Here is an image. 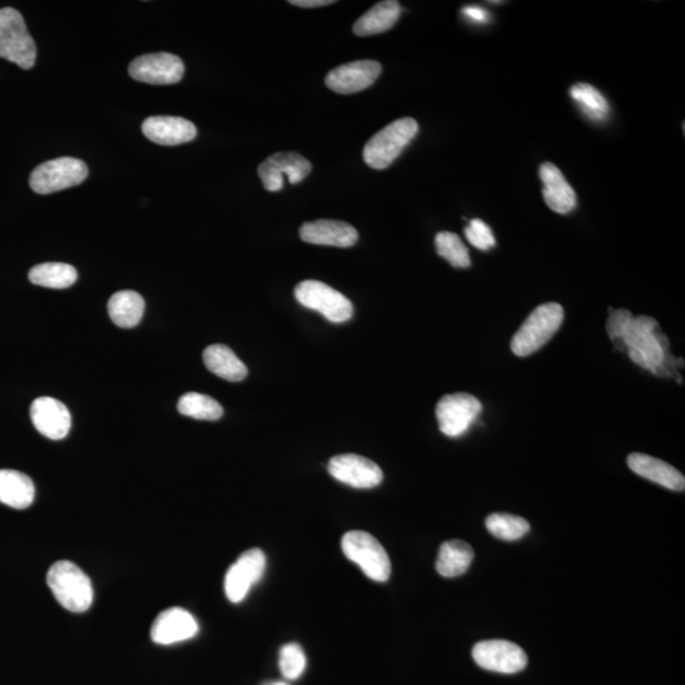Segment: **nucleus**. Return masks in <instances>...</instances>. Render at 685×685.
<instances>
[{
    "instance_id": "f8f14e48",
    "label": "nucleus",
    "mask_w": 685,
    "mask_h": 685,
    "mask_svg": "<svg viewBox=\"0 0 685 685\" xmlns=\"http://www.w3.org/2000/svg\"><path fill=\"white\" fill-rule=\"evenodd\" d=\"M313 165L297 153H276L264 160L258 167L259 178L269 192H278L285 184V178L291 184H297L309 176Z\"/></svg>"
},
{
    "instance_id": "ddd939ff",
    "label": "nucleus",
    "mask_w": 685,
    "mask_h": 685,
    "mask_svg": "<svg viewBox=\"0 0 685 685\" xmlns=\"http://www.w3.org/2000/svg\"><path fill=\"white\" fill-rule=\"evenodd\" d=\"M328 471L339 483L356 489L376 488L384 480L379 465L353 453L333 457L329 461Z\"/></svg>"
},
{
    "instance_id": "393cba45",
    "label": "nucleus",
    "mask_w": 685,
    "mask_h": 685,
    "mask_svg": "<svg viewBox=\"0 0 685 685\" xmlns=\"http://www.w3.org/2000/svg\"><path fill=\"white\" fill-rule=\"evenodd\" d=\"M474 560V550L464 541L444 542L439 548L436 569L443 578H457L469 570Z\"/></svg>"
},
{
    "instance_id": "b1692460",
    "label": "nucleus",
    "mask_w": 685,
    "mask_h": 685,
    "mask_svg": "<svg viewBox=\"0 0 685 685\" xmlns=\"http://www.w3.org/2000/svg\"><path fill=\"white\" fill-rule=\"evenodd\" d=\"M400 14V4L395 0L377 3L354 23L353 32L359 37L379 35L391 30L398 22Z\"/></svg>"
},
{
    "instance_id": "39448f33",
    "label": "nucleus",
    "mask_w": 685,
    "mask_h": 685,
    "mask_svg": "<svg viewBox=\"0 0 685 685\" xmlns=\"http://www.w3.org/2000/svg\"><path fill=\"white\" fill-rule=\"evenodd\" d=\"M36 44L17 9H0V58L28 70L36 63Z\"/></svg>"
},
{
    "instance_id": "1a4fd4ad",
    "label": "nucleus",
    "mask_w": 685,
    "mask_h": 685,
    "mask_svg": "<svg viewBox=\"0 0 685 685\" xmlns=\"http://www.w3.org/2000/svg\"><path fill=\"white\" fill-rule=\"evenodd\" d=\"M481 411L483 405L480 400L467 392L443 396L436 408L439 429L444 436L460 437L469 431Z\"/></svg>"
},
{
    "instance_id": "412c9836",
    "label": "nucleus",
    "mask_w": 685,
    "mask_h": 685,
    "mask_svg": "<svg viewBox=\"0 0 685 685\" xmlns=\"http://www.w3.org/2000/svg\"><path fill=\"white\" fill-rule=\"evenodd\" d=\"M627 465L636 475L664 486L666 489L674 491L685 489V479L682 472L659 460V458L647 456L644 453H631L627 457Z\"/></svg>"
},
{
    "instance_id": "dca6fc26",
    "label": "nucleus",
    "mask_w": 685,
    "mask_h": 685,
    "mask_svg": "<svg viewBox=\"0 0 685 685\" xmlns=\"http://www.w3.org/2000/svg\"><path fill=\"white\" fill-rule=\"evenodd\" d=\"M200 631L195 617L186 609L173 607L159 614L151 626V640L158 645H174L193 639Z\"/></svg>"
},
{
    "instance_id": "0eeeda50",
    "label": "nucleus",
    "mask_w": 685,
    "mask_h": 685,
    "mask_svg": "<svg viewBox=\"0 0 685 685\" xmlns=\"http://www.w3.org/2000/svg\"><path fill=\"white\" fill-rule=\"evenodd\" d=\"M295 297L306 309L318 311L332 323H346L352 319V302L339 291L323 282L302 281L295 288Z\"/></svg>"
},
{
    "instance_id": "bb28decb",
    "label": "nucleus",
    "mask_w": 685,
    "mask_h": 685,
    "mask_svg": "<svg viewBox=\"0 0 685 685\" xmlns=\"http://www.w3.org/2000/svg\"><path fill=\"white\" fill-rule=\"evenodd\" d=\"M28 278L36 286L65 290L77 282L78 272L70 264L44 263L33 267Z\"/></svg>"
},
{
    "instance_id": "20e7f679",
    "label": "nucleus",
    "mask_w": 685,
    "mask_h": 685,
    "mask_svg": "<svg viewBox=\"0 0 685 685\" xmlns=\"http://www.w3.org/2000/svg\"><path fill=\"white\" fill-rule=\"evenodd\" d=\"M418 131L419 125L414 118H399L371 137L363 149V159L372 169L389 168L417 136Z\"/></svg>"
},
{
    "instance_id": "c9c22d12",
    "label": "nucleus",
    "mask_w": 685,
    "mask_h": 685,
    "mask_svg": "<svg viewBox=\"0 0 685 685\" xmlns=\"http://www.w3.org/2000/svg\"><path fill=\"white\" fill-rule=\"evenodd\" d=\"M266 685H288V684L285 682H272V683H268Z\"/></svg>"
},
{
    "instance_id": "c85d7f7f",
    "label": "nucleus",
    "mask_w": 685,
    "mask_h": 685,
    "mask_svg": "<svg viewBox=\"0 0 685 685\" xmlns=\"http://www.w3.org/2000/svg\"><path fill=\"white\" fill-rule=\"evenodd\" d=\"M178 411L186 417L209 422H215L224 415V409L215 399L198 392H187L183 395L178 401Z\"/></svg>"
},
{
    "instance_id": "aec40b11",
    "label": "nucleus",
    "mask_w": 685,
    "mask_h": 685,
    "mask_svg": "<svg viewBox=\"0 0 685 685\" xmlns=\"http://www.w3.org/2000/svg\"><path fill=\"white\" fill-rule=\"evenodd\" d=\"M540 177L543 183V197L552 211L565 215L575 209L578 203L576 193L555 164H542Z\"/></svg>"
},
{
    "instance_id": "c756f323",
    "label": "nucleus",
    "mask_w": 685,
    "mask_h": 685,
    "mask_svg": "<svg viewBox=\"0 0 685 685\" xmlns=\"http://www.w3.org/2000/svg\"><path fill=\"white\" fill-rule=\"evenodd\" d=\"M485 523L491 535L504 541L521 540L531 529L526 519L513 514H490Z\"/></svg>"
},
{
    "instance_id": "f257e3e1",
    "label": "nucleus",
    "mask_w": 685,
    "mask_h": 685,
    "mask_svg": "<svg viewBox=\"0 0 685 685\" xmlns=\"http://www.w3.org/2000/svg\"><path fill=\"white\" fill-rule=\"evenodd\" d=\"M608 337L618 349H627L636 365L656 376H670L675 359L670 356L669 340L650 316L633 318L628 310L613 311L607 323Z\"/></svg>"
},
{
    "instance_id": "cd10ccee",
    "label": "nucleus",
    "mask_w": 685,
    "mask_h": 685,
    "mask_svg": "<svg viewBox=\"0 0 685 685\" xmlns=\"http://www.w3.org/2000/svg\"><path fill=\"white\" fill-rule=\"evenodd\" d=\"M570 96L574 99L584 115L595 122L606 120L609 115V105L603 94L593 85L579 83L570 89Z\"/></svg>"
},
{
    "instance_id": "a878e982",
    "label": "nucleus",
    "mask_w": 685,
    "mask_h": 685,
    "mask_svg": "<svg viewBox=\"0 0 685 685\" xmlns=\"http://www.w3.org/2000/svg\"><path fill=\"white\" fill-rule=\"evenodd\" d=\"M145 301L135 291H120L108 302V313L117 327L130 329L143 319Z\"/></svg>"
},
{
    "instance_id": "f704fd0d",
    "label": "nucleus",
    "mask_w": 685,
    "mask_h": 685,
    "mask_svg": "<svg viewBox=\"0 0 685 685\" xmlns=\"http://www.w3.org/2000/svg\"><path fill=\"white\" fill-rule=\"evenodd\" d=\"M335 2H332V0H291L290 4L292 6L296 7H301V8H318V7H325V6H330V4H334Z\"/></svg>"
},
{
    "instance_id": "7ed1b4c3",
    "label": "nucleus",
    "mask_w": 685,
    "mask_h": 685,
    "mask_svg": "<svg viewBox=\"0 0 685 685\" xmlns=\"http://www.w3.org/2000/svg\"><path fill=\"white\" fill-rule=\"evenodd\" d=\"M564 316V309L557 302L538 306L514 335L510 344L512 352L518 357H527L540 351L559 332Z\"/></svg>"
},
{
    "instance_id": "9b49d317",
    "label": "nucleus",
    "mask_w": 685,
    "mask_h": 685,
    "mask_svg": "<svg viewBox=\"0 0 685 685\" xmlns=\"http://www.w3.org/2000/svg\"><path fill=\"white\" fill-rule=\"evenodd\" d=\"M475 663L489 672L516 674L528 664L521 646L505 640L481 641L472 649Z\"/></svg>"
},
{
    "instance_id": "a211bd4d",
    "label": "nucleus",
    "mask_w": 685,
    "mask_h": 685,
    "mask_svg": "<svg viewBox=\"0 0 685 685\" xmlns=\"http://www.w3.org/2000/svg\"><path fill=\"white\" fill-rule=\"evenodd\" d=\"M145 137L155 144L176 146L190 143L197 136L196 126L182 117L153 116L143 124Z\"/></svg>"
},
{
    "instance_id": "2eb2a0df",
    "label": "nucleus",
    "mask_w": 685,
    "mask_h": 685,
    "mask_svg": "<svg viewBox=\"0 0 685 685\" xmlns=\"http://www.w3.org/2000/svg\"><path fill=\"white\" fill-rule=\"evenodd\" d=\"M381 72L382 66L375 60L353 61L333 69L325 78V84L335 93H358L371 87Z\"/></svg>"
},
{
    "instance_id": "2f4dec72",
    "label": "nucleus",
    "mask_w": 685,
    "mask_h": 685,
    "mask_svg": "<svg viewBox=\"0 0 685 685\" xmlns=\"http://www.w3.org/2000/svg\"><path fill=\"white\" fill-rule=\"evenodd\" d=\"M306 656L302 647L297 644H287L280 651V670L283 678L296 680L304 674Z\"/></svg>"
},
{
    "instance_id": "72a5a7b5",
    "label": "nucleus",
    "mask_w": 685,
    "mask_h": 685,
    "mask_svg": "<svg viewBox=\"0 0 685 685\" xmlns=\"http://www.w3.org/2000/svg\"><path fill=\"white\" fill-rule=\"evenodd\" d=\"M462 14L467 18V20L474 23H488L489 22V12L485 11L484 8L476 6H467L462 9Z\"/></svg>"
},
{
    "instance_id": "f03ea898",
    "label": "nucleus",
    "mask_w": 685,
    "mask_h": 685,
    "mask_svg": "<svg viewBox=\"0 0 685 685\" xmlns=\"http://www.w3.org/2000/svg\"><path fill=\"white\" fill-rule=\"evenodd\" d=\"M47 584L66 611L83 613L91 608L93 585L88 575L72 561H58L47 573Z\"/></svg>"
},
{
    "instance_id": "9d476101",
    "label": "nucleus",
    "mask_w": 685,
    "mask_h": 685,
    "mask_svg": "<svg viewBox=\"0 0 685 685\" xmlns=\"http://www.w3.org/2000/svg\"><path fill=\"white\" fill-rule=\"evenodd\" d=\"M266 566V555L259 548H250L240 555L225 576V594L229 601L243 602L253 585L262 580Z\"/></svg>"
},
{
    "instance_id": "5701e85b",
    "label": "nucleus",
    "mask_w": 685,
    "mask_h": 685,
    "mask_svg": "<svg viewBox=\"0 0 685 685\" xmlns=\"http://www.w3.org/2000/svg\"><path fill=\"white\" fill-rule=\"evenodd\" d=\"M207 370L226 381L240 382L248 375V368L229 347L214 344L203 352Z\"/></svg>"
},
{
    "instance_id": "6ab92c4d",
    "label": "nucleus",
    "mask_w": 685,
    "mask_h": 685,
    "mask_svg": "<svg viewBox=\"0 0 685 685\" xmlns=\"http://www.w3.org/2000/svg\"><path fill=\"white\" fill-rule=\"evenodd\" d=\"M300 238L306 243L351 248L358 242L357 230L347 222L316 220L301 226Z\"/></svg>"
},
{
    "instance_id": "473e14b6",
    "label": "nucleus",
    "mask_w": 685,
    "mask_h": 685,
    "mask_svg": "<svg viewBox=\"0 0 685 685\" xmlns=\"http://www.w3.org/2000/svg\"><path fill=\"white\" fill-rule=\"evenodd\" d=\"M465 235L472 247L480 250H489L495 247L496 240L493 231L483 220H471L465 229Z\"/></svg>"
},
{
    "instance_id": "6e6552de",
    "label": "nucleus",
    "mask_w": 685,
    "mask_h": 685,
    "mask_svg": "<svg viewBox=\"0 0 685 685\" xmlns=\"http://www.w3.org/2000/svg\"><path fill=\"white\" fill-rule=\"evenodd\" d=\"M88 177L87 164L75 158H58L49 160L33 170L30 186L39 195L66 190L79 186Z\"/></svg>"
},
{
    "instance_id": "423d86ee",
    "label": "nucleus",
    "mask_w": 685,
    "mask_h": 685,
    "mask_svg": "<svg viewBox=\"0 0 685 685\" xmlns=\"http://www.w3.org/2000/svg\"><path fill=\"white\" fill-rule=\"evenodd\" d=\"M342 550L348 560L354 562L368 578L385 583L391 575L389 555L375 537L363 531L346 533L342 538Z\"/></svg>"
},
{
    "instance_id": "7c9ffc66",
    "label": "nucleus",
    "mask_w": 685,
    "mask_h": 685,
    "mask_svg": "<svg viewBox=\"0 0 685 685\" xmlns=\"http://www.w3.org/2000/svg\"><path fill=\"white\" fill-rule=\"evenodd\" d=\"M436 248L438 255L450 262L451 266L455 268L471 266L469 250L462 243L460 236L450 231H442L436 236Z\"/></svg>"
},
{
    "instance_id": "4468645a",
    "label": "nucleus",
    "mask_w": 685,
    "mask_h": 685,
    "mask_svg": "<svg viewBox=\"0 0 685 685\" xmlns=\"http://www.w3.org/2000/svg\"><path fill=\"white\" fill-rule=\"evenodd\" d=\"M132 79L151 85H170L181 82L184 64L178 56L167 53L139 56L129 66Z\"/></svg>"
},
{
    "instance_id": "4be33fe9",
    "label": "nucleus",
    "mask_w": 685,
    "mask_h": 685,
    "mask_svg": "<svg viewBox=\"0 0 685 685\" xmlns=\"http://www.w3.org/2000/svg\"><path fill=\"white\" fill-rule=\"evenodd\" d=\"M35 484L26 474L0 470V503L14 509H26L35 500Z\"/></svg>"
},
{
    "instance_id": "f3484780",
    "label": "nucleus",
    "mask_w": 685,
    "mask_h": 685,
    "mask_svg": "<svg viewBox=\"0 0 685 685\" xmlns=\"http://www.w3.org/2000/svg\"><path fill=\"white\" fill-rule=\"evenodd\" d=\"M31 419L37 431L53 441H60L68 436L72 427V415L68 408L53 398H39L33 401Z\"/></svg>"
}]
</instances>
